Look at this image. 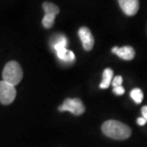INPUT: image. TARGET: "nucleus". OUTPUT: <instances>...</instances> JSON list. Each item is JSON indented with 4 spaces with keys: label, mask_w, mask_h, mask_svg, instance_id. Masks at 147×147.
<instances>
[{
    "label": "nucleus",
    "mask_w": 147,
    "mask_h": 147,
    "mask_svg": "<svg viewBox=\"0 0 147 147\" xmlns=\"http://www.w3.org/2000/svg\"><path fill=\"white\" fill-rule=\"evenodd\" d=\"M42 8L44 10L45 14H54V15H57L60 12V9L57 6L54 4L53 3L50 2H45L42 4Z\"/></svg>",
    "instance_id": "obj_9"
},
{
    "label": "nucleus",
    "mask_w": 147,
    "mask_h": 147,
    "mask_svg": "<svg viewBox=\"0 0 147 147\" xmlns=\"http://www.w3.org/2000/svg\"><path fill=\"white\" fill-rule=\"evenodd\" d=\"M79 36L84 49L86 51H91L94 45V38L89 29L87 27H81L79 30Z\"/></svg>",
    "instance_id": "obj_6"
},
{
    "label": "nucleus",
    "mask_w": 147,
    "mask_h": 147,
    "mask_svg": "<svg viewBox=\"0 0 147 147\" xmlns=\"http://www.w3.org/2000/svg\"><path fill=\"white\" fill-rule=\"evenodd\" d=\"M113 75L114 72L111 69L107 68L104 70L102 75V82L100 84V88L101 89H106L110 87L113 79Z\"/></svg>",
    "instance_id": "obj_8"
},
{
    "label": "nucleus",
    "mask_w": 147,
    "mask_h": 147,
    "mask_svg": "<svg viewBox=\"0 0 147 147\" xmlns=\"http://www.w3.org/2000/svg\"><path fill=\"white\" fill-rule=\"evenodd\" d=\"M137 122L138 125H140V126H143V125H145V124L146 123L147 120L146 119H145L143 117H141V118H138V119H137Z\"/></svg>",
    "instance_id": "obj_14"
},
{
    "label": "nucleus",
    "mask_w": 147,
    "mask_h": 147,
    "mask_svg": "<svg viewBox=\"0 0 147 147\" xmlns=\"http://www.w3.org/2000/svg\"><path fill=\"white\" fill-rule=\"evenodd\" d=\"M55 18L56 15L54 14H45L42 18V26L47 29H50L55 23Z\"/></svg>",
    "instance_id": "obj_10"
},
{
    "label": "nucleus",
    "mask_w": 147,
    "mask_h": 147,
    "mask_svg": "<svg viewBox=\"0 0 147 147\" xmlns=\"http://www.w3.org/2000/svg\"><path fill=\"white\" fill-rule=\"evenodd\" d=\"M143 96H144L143 92L140 88H134L133 90H131V97L137 104L142 103V100H143Z\"/></svg>",
    "instance_id": "obj_11"
},
{
    "label": "nucleus",
    "mask_w": 147,
    "mask_h": 147,
    "mask_svg": "<svg viewBox=\"0 0 147 147\" xmlns=\"http://www.w3.org/2000/svg\"><path fill=\"white\" fill-rule=\"evenodd\" d=\"M16 91L15 86L7 83L5 81H0V102L3 105H9L15 100Z\"/></svg>",
    "instance_id": "obj_4"
},
{
    "label": "nucleus",
    "mask_w": 147,
    "mask_h": 147,
    "mask_svg": "<svg viewBox=\"0 0 147 147\" xmlns=\"http://www.w3.org/2000/svg\"><path fill=\"white\" fill-rule=\"evenodd\" d=\"M113 91H114V92H115L116 95H119V96L124 94V92H125V90H124L123 86L115 87V88H113Z\"/></svg>",
    "instance_id": "obj_13"
},
{
    "label": "nucleus",
    "mask_w": 147,
    "mask_h": 147,
    "mask_svg": "<svg viewBox=\"0 0 147 147\" xmlns=\"http://www.w3.org/2000/svg\"><path fill=\"white\" fill-rule=\"evenodd\" d=\"M58 109L61 112L69 111L74 115H81L85 111V106L79 98H67Z\"/></svg>",
    "instance_id": "obj_3"
},
{
    "label": "nucleus",
    "mask_w": 147,
    "mask_h": 147,
    "mask_svg": "<svg viewBox=\"0 0 147 147\" xmlns=\"http://www.w3.org/2000/svg\"><path fill=\"white\" fill-rule=\"evenodd\" d=\"M105 136L115 140H126L131 134L129 127L117 120H108L101 127Z\"/></svg>",
    "instance_id": "obj_1"
},
{
    "label": "nucleus",
    "mask_w": 147,
    "mask_h": 147,
    "mask_svg": "<svg viewBox=\"0 0 147 147\" xmlns=\"http://www.w3.org/2000/svg\"><path fill=\"white\" fill-rule=\"evenodd\" d=\"M122 83H123V78L121 76H116L112 79V82H111L113 88L118 87V86H122Z\"/></svg>",
    "instance_id": "obj_12"
},
{
    "label": "nucleus",
    "mask_w": 147,
    "mask_h": 147,
    "mask_svg": "<svg viewBox=\"0 0 147 147\" xmlns=\"http://www.w3.org/2000/svg\"><path fill=\"white\" fill-rule=\"evenodd\" d=\"M142 117L146 119L147 120V105H145L143 106L142 109Z\"/></svg>",
    "instance_id": "obj_15"
},
{
    "label": "nucleus",
    "mask_w": 147,
    "mask_h": 147,
    "mask_svg": "<svg viewBox=\"0 0 147 147\" xmlns=\"http://www.w3.org/2000/svg\"><path fill=\"white\" fill-rule=\"evenodd\" d=\"M118 2L127 16H134L139 10V0H118Z\"/></svg>",
    "instance_id": "obj_5"
},
{
    "label": "nucleus",
    "mask_w": 147,
    "mask_h": 147,
    "mask_svg": "<svg viewBox=\"0 0 147 147\" xmlns=\"http://www.w3.org/2000/svg\"><path fill=\"white\" fill-rule=\"evenodd\" d=\"M23 78V71L20 64L11 61L5 65L3 71V79L8 84L16 86Z\"/></svg>",
    "instance_id": "obj_2"
},
{
    "label": "nucleus",
    "mask_w": 147,
    "mask_h": 147,
    "mask_svg": "<svg viewBox=\"0 0 147 147\" xmlns=\"http://www.w3.org/2000/svg\"><path fill=\"white\" fill-rule=\"evenodd\" d=\"M112 53H115L119 57L125 61H131L135 57V50L130 46H124L122 47H114L112 48Z\"/></svg>",
    "instance_id": "obj_7"
}]
</instances>
